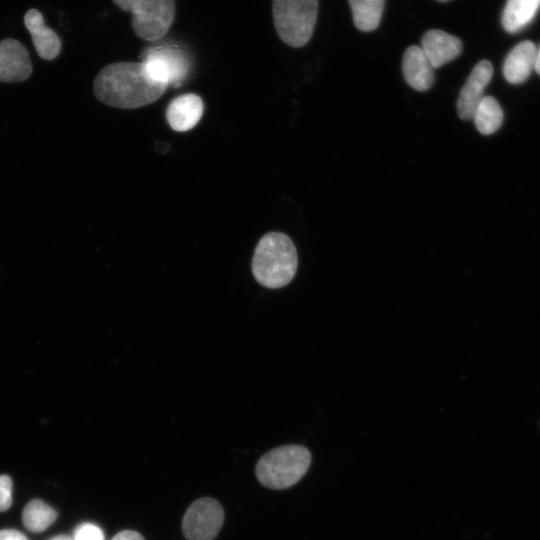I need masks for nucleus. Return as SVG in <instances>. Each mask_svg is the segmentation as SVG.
Masks as SVG:
<instances>
[{"mask_svg":"<svg viewBox=\"0 0 540 540\" xmlns=\"http://www.w3.org/2000/svg\"><path fill=\"white\" fill-rule=\"evenodd\" d=\"M167 85L150 75L144 62H115L105 66L95 77L96 98L111 107L135 109L158 100Z\"/></svg>","mask_w":540,"mask_h":540,"instance_id":"f257e3e1","label":"nucleus"},{"mask_svg":"<svg viewBox=\"0 0 540 540\" xmlns=\"http://www.w3.org/2000/svg\"><path fill=\"white\" fill-rule=\"evenodd\" d=\"M298 266L295 245L281 232H269L259 240L252 258V273L262 286L277 289L294 278Z\"/></svg>","mask_w":540,"mask_h":540,"instance_id":"f03ea898","label":"nucleus"},{"mask_svg":"<svg viewBox=\"0 0 540 540\" xmlns=\"http://www.w3.org/2000/svg\"><path fill=\"white\" fill-rule=\"evenodd\" d=\"M311 453L303 445L290 444L265 453L256 465L259 482L270 489H286L306 474L311 464Z\"/></svg>","mask_w":540,"mask_h":540,"instance_id":"7ed1b4c3","label":"nucleus"},{"mask_svg":"<svg viewBox=\"0 0 540 540\" xmlns=\"http://www.w3.org/2000/svg\"><path fill=\"white\" fill-rule=\"evenodd\" d=\"M318 15V0H272V17L279 38L299 48L310 40Z\"/></svg>","mask_w":540,"mask_h":540,"instance_id":"20e7f679","label":"nucleus"},{"mask_svg":"<svg viewBox=\"0 0 540 540\" xmlns=\"http://www.w3.org/2000/svg\"><path fill=\"white\" fill-rule=\"evenodd\" d=\"M121 10L131 13L135 35L148 42L164 37L171 28L175 15V0H112Z\"/></svg>","mask_w":540,"mask_h":540,"instance_id":"39448f33","label":"nucleus"},{"mask_svg":"<svg viewBox=\"0 0 540 540\" xmlns=\"http://www.w3.org/2000/svg\"><path fill=\"white\" fill-rule=\"evenodd\" d=\"M223 521L220 503L212 498H201L192 503L184 514L183 534L187 540H213Z\"/></svg>","mask_w":540,"mask_h":540,"instance_id":"423d86ee","label":"nucleus"},{"mask_svg":"<svg viewBox=\"0 0 540 540\" xmlns=\"http://www.w3.org/2000/svg\"><path fill=\"white\" fill-rule=\"evenodd\" d=\"M143 62L152 78L167 86H180L189 69L181 53L168 49L150 51Z\"/></svg>","mask_w":540,"mask_h":540,"instance_id":"0eeeda50","label":"nucleus"},{"mask_svg":"<svg viewBox=\"0 0 540 540\" xmlns=\"http://www.w3.org/2000/svg\"><path fill=\"white\" fill-rule=\"evenodd\" d=\"M493 75L492 64L488 60L479 61L465 84L460 90L457 99V112L462 120L473 118L474 112L484 97V91Z\"/></svg>","mask_w":540,"mask_h":540,"instance_id":"6e6552de","label":"nucleus"},{"mask_svg":"<svg viewBox=\"0 0 540 540\" xmlns=\"http://www.w3.org/2000/svg\"><path fill=\"white\" fill-rule=\"evenodd\" d=\"M32 73L28 50L15 39L0 41V81L21 82Z\"/></svg>","mask_w":540,"mask_h":540,"instance_id":"1a4fd4ad","label":"nucleus"},{"mask_svg":"<svg viewBox=\"0 0 540 540\" xmlns=\"http://www.w3.org/2000/svg\"><path fill=\"white\" fill-rule=\"evenodd\" d=\"M204 111L203 100L194 93H186L174 98L166 109V120L177 132H186L200 121Z\"/></svg>","mask_w":540,"mask_h":540,"instance_id":"9d476101","label":"nucleus"},{"mask_svg":"<svg viewBox=\"0 0 540 540\" xmlns=\"http://www.w3.org/2000/svg\"><path fill=\"white\" fill-rule=\"evenodd\" d=\"M431 62L420 46L408 47L403 55L402 72L405 81L413 89L424 92L434 84V71Z\"/></svg>","mask_w":540,"mask_h":540,"instance_id":"9b49d317","label":"nucleus"},{"mask_svg":"<svg viewBox=\"0 0 540 540\" xmlns=\"http://www.w3.org/2000/svg\"><path fill=\"white\" fill-rule=\"evenodd\" d=\"M422 50L433 68H439L457 58L462 52L461 40L442 30H428L422 38Z\"/></svg>","mask_w":540,"mask_h":540,"instance_id":"f8f14e48","label":"nucleus"},{"mask_svg":"<svg viewBox=\"0 0 540 540\" xmlns=\"http://www.w3.org/2000/svg\"><path fill=\"white\" fill-rule=\"evenodd\" d=\"M24 24L29 31L37 54L45 60L55 59L61 50L59 36L45 25L41 12L30 9L24 16Z\"/></svg>","mask_w":540,"mask_h":540,"instance_id":"ddd939ff","label":"nucleus"},{"mask_svg":"<svg viewBox=\"0 0 540 540\" xmlns=\"http://www.w3.org/2000/svg\"><path fill=\"white\" fill-rule=\"evenodd\" d=\"M536 46L531 41H522L507 55L503 74L511 84H520L527 80L535 67Z\"/></svg>","mask_w":540,"mask_h":540,"instance_id":"4468645a","label":"nucleus"},{"mask_svg":"<svg viewBox=\"0 0 540 540\" xmlns=\"http://www.w3.org/2000/svg\"><path fill=\"white\" fill-rule=\"evenodd\" d=\"M540 0H507L502 14V25L509 33H517L535 17Z\"/></svg>","mask_w":540,"mask_h":540,"instance_id":"2eb2a0df","label":"nucleus"},{"mask_svg":"<svg viewBox=\"0 0 540 540\" xmlns=\"http://www.w3.org/2000/svg\"><path fill=\"white\" fill-rule=\"evenodd\" d=\"M349 5L357 29L370 32L379 26L385 0H349Z\"/></svg>","mask_w":540,"mask_h":540,"instance_id":"dca6fc26","label":"nucleus"},{"mask_svg":"<svg viewBox=\"0 0 540 540\" xmlns=\"http://www.w3.org/2000/svg\"><path fill=\"white\" fill-rule=\"evenodd\" d=\"M472 119L481 134L490 135L502 125L503 111L494 97L484 96L478 104Z\"/></svg>","mask_w":540,"mask_h":540,"instance_id":"f3484780","label":"nucleus"},{"mask_svg":"<svg viewBox=\"0 0 540 540\" xmlns=\"http://www.w3.org/2000/svg\"><path fill=\"white\" fill-rule=\"evenodd\" d=\"M57 518V512L39 499L31 500L24 507L22 521L31 532L39 533L46 530Z\"/></svg>","mask_w":540,"mask_h":540,"instance_id":"a211bd4d","label":"nucleus"},{"mask_svg":"<svg viewBox=\"0 0 540 540\" xmlns=\"http://www.w3.org/2000/svg\"><path fill=\"white\" fill-rule=\"evenodd\" d=\"M73 540H104V536L96 525L84 523L74 531Z\"/></svg>","mask_w":540,"mask_h":540,"instance_id":"6ab92c4d","label":"nucleus"},{"mask_svg":"<svg viewBox=\"0 0 540 540\" xmlns=\"http://www.w3.org/2000/svg\"><path fill=\"white\" fill-rule=\"evenodd\" d=\"M12 481L7 475L0 476V511H6L12 504Z\"/></svg>","mask_w":540,"mask_h":540,"instance_id":"aec40b11","label":"nucleus"},{"mask_svg":"<svg viewBox=\"0 0 540 540\" xmlns=\"http://www.w3.org/2000/svg\"><path fill=\"white\" fill-rule=\"evenodd\" d=\"M0 540H27L26 536L14 529L0 530Z\"/></svg>","mask_w":540,"mask_h":540,"instance_id":"412c9836","label":"nucleus"},{"mask_svg":"<svg viewBox=\"0 0 540 540\" xmlns=\"http://www.w3.org/2000/svg\"><path fill=\"white\" fill-rule=\"evenodd\" d=\"M112 540H144V538L136 531L124 530L116 534Z\"/></svg>","mask_w":540,"mask_h":540,"instance_id":"4be33fe9","label":"nucleus"},{"mask_svg":"<svg viewBox=\"0 0 540 540\" xmlns=\"http://www.w3.org/2000/svg\"><path fill=\"white\" fill-rule=\"evenodd\" d=\"M534 69L540 75V47L536 51L535 67Z\"/></svg>","mask_w":540,"mask_h":540,"instance_id":"5701e85b","label":"nucleus"},{"mask_svg":"<svg viewBox=\"0 0 540 540\" xmlns=\"http://www.w3.org/2000/svg\"><path fill=\"white\" fill-rule=\"evenodd\" d=\"M50 540H71L68 536L66 535H58L56 537H53L52 539Z\"/></svg>","mask_w":540,"mask_h":540,"instance_id":"b1692460","label":"nucleus"},{"mask_svg":"<svg viewBox=\"0 0 540 540\" xmlns=\"http://www.w3.org/2000/svg\"><path fill=\"white\" fill-rule=\"evenodd\" d=\"M437 1H440V2H447V1H449V0H437Z\"/></svg>","mask_w":540,"mask_h":540,"instance_id":"393cba45","label":"nucleus"}]
</instances>
